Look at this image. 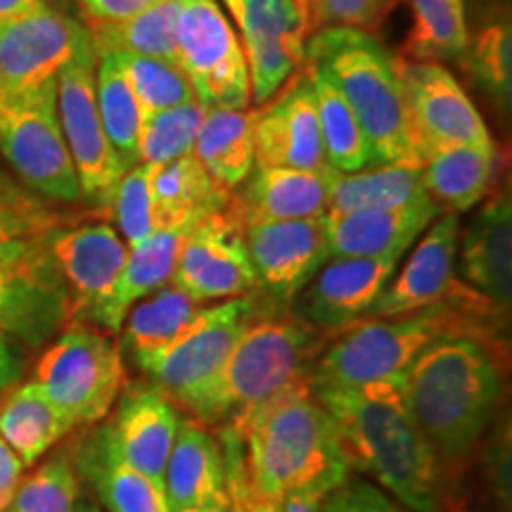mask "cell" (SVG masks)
Returning a JSON list of instances; mask_svg holds the SVG:
<instances>
[{
  "instance_id": "1",
  "label": "cell",
  "mask_w": 512,
  "mask_h": 512,
  "mask_svg": "<svg viewBox=\"0 0 512 512\" xmlns=\"http://www.w3.org/2000/svg\"><path fill=\"white\" fill-rule=\"evenodd\" d=\"M349 470L413 512H446V477L408 408L403 380L318 387Z\"/></svg>"
},
{
  "instance_id": "2",
  "label": "cell",
  "mask_w": 512,
  "mask_h": 512,
  "mask_svg": "<svg viewBox=\"0 0 512 512\" xmlns=\"http://www.w3.org/2000/svg\"><path fill=\"white\" fill-rule=\"evenodd\" d=\"M226 427L238 439L247 484L264 510H280L297 491L330 494L351 475L309 377L238 413Z\"/></svg>"
},
{
  "instance_id": "3",
  "label": "cell",
  "mask_w": 512,
  "mask_h": 512,
  "mask_svg": "<svg viewBox=\"0 0 512 512\" xmlns=\"http://www.w3.org/2000/svg\"><path fill=\"white\" fill-rule=\"evenodd\" d=\"M501 347L470 335L432 342L403 375L415 422L444 477L463 470L503 406Z\"/></svg>"
},
{
  "instance_id": "4",
  "label": "cell",
  "mask_w": 512,
  "mask_h": 512,
  "mask_svg": "<svg viewBox=\"0 0 512 512\" xmlns=\"http://www.w3.org/2000/svg\"><path fill=\"white\" fill-rule=\"evenodd\" d=\"M508 313L458 283L451 297L394 318H363L335 335L309 375L318 387L403 380L422 351L448 335H470L501 347L498 332Z\"/></svg>"
},
{
  "instance_id": "5",
  "label": "cell",
  "mask_w": 512,
  "mask_h": 512,
  "mask_svg": "<svg viewBox=\"0 0 512 512\" xmlns=\"http://www.w3.org/2000/svg\"><path fill=\"white\" fill-rule=\"evenodd\" d=\"M306 67L337 88L366 136L373 164H422L399 74V55L370 31L325 27L306 41Z\"/></svg>"
},
{
  "instance_id": "6",
  "label": "cell",
  "mask_w": 512,
  "mask_h": 512,
  "mask_svg": "<svg viewBox=\"0 0 512 512\" xmlns=\"http://www.w3.org/2000/svg\"><path fill=\"white\" fill-rule=\"evenodd\" d=\"M259 306L252 294L207 306L174 344L157 354L136 358L176 406L204 427H219V382L235 342Z\"/></svg>"
},
{
  "instance_id": "7",
  "label": "cell",
  "mask_w": 512,
  "mask_h": 512,
  "mask_svg": "<svg viewBox=\"0 0 512 512\" xmlns=\"http://www.w3.org/2000/svg\"><path fill=\"white\" fill-rule=\"evenodd\" d=\"M34 382L74 432L88 430L110 415L126 387L124 351L107 332L67 325L38 358Z\"/></svg>"
},
{
  "instance_id": "8",
  "label": "cell",
  "mask_w": 512,
  "mask_h": 512,
  "mask_svg": "<svg viewBox=\"0 0 512 512\" xmlns=\"http://www.w3.org/2000/svg\"><path fill=\"white\" fill-rule=\"evenodd\" d=\"M259 311V309H256ZM316 351V330L299 316L256 313L230 351L219 382L221 425L302 380Z\"/></svg>"
},
{
  "instance_id": "9",
  "label": "cell",
  "mask_w": 512,
  "mask_h": 512,
  "mask_svg": "<svg viewBox=\"0 0 512 512\" xmlns=\"http://www.w3.org/2000/svg\"><path fill=\"white\" fill-rule=\"evenodd\" d=\"M0 155L17 181L43 200L57 204L83 200L57 117V81L29 93H8L0 107Z\"/></svg>"
},
{
  "instance_id": "10",
  "label": "cell",
  "mask_w": 512,
  "mask_h": 512,
  "mask_svg": "<svg viewBox=\"0 0 512 512\" xmlns=\"http://www.w3.org/2000/svg\"><path fill=\"white\" fill-rule=\"evenodd\" d=\"M178 67L207 110H249L245 50L219 0H181L176 15Z\"/></svg>"
},
{
  "instance_id": "11",
  "label": "cell",
  "mask_w": 512,
  "mask_h": 512,
  "mask_svg": "<svg viewBox=\"0 0 512 512\" xmlns=\"http://www.w3.org/2000/svg\"><path fill=\"white\" fill-rule=\"evenodd\" d=\"M95 64L98 53L88 43L57 74V117L79 176L81 197L107 207L112 190L128 169L102 128L95 102Z\"/></svg>"
},
{
  "instance_id": "12",
  "label": "cell",
  "mask_w": 512,
  "mask_h": 512,
  "mask_svg": "<svg viewBox=\"0 0 512 512\" xmlns=\"http://www.w3.org/2000/svg\"><path fill=\"white\" fill-rule=\"evenodd\" d=\"M169 283L197 304L245 297L259 287L235 200L185 233Z\"/></svg>"
},
{
  "instance_id": "13",
  "label": "cell",
  "mask_w": 512,
  "mask_h": 512,
  "mask_svg": "<svg viewBox=\"0 0 512 512\" xmlns=\"http://www.w3.org/2000/svg\"><path fill=\"white\" fill-rule=\"evenodd\" d=\"M69 318V294L50 247L0 266V337L19 349H43Z\"/></svg>"
},
{
  "instance_id": "14",
  "label": "cell",
  "mask_w": 512,
  "mask_h": 512,
  "mask_svg": "<svg viewBox=\"0 0 512 512\" xmlns=\"http://www.w3.org/2000/svg\"><path fill=\"white\" fill-rule=\"evenodd\" d=\"M91 43L86 24L46 8L0 24V81L8 93H29L57 74Z\"/></svg>"
},
{
  "instance_id": "15",
  "label": "cell",
  "mask_w": 512,
  "mask_h": 512,
  "mask_svg": "<svg viewBox=\"0 0 512 512\" xmlns=\"http://www.w3.org/2000/svg\"><path fill=\"white\" fill-rule=\"evenodd\" d=\"M399 264V256L328 259L294 297L297 316L323 335H339L368 316Z\"/></svg>"
},
{
  "instance_id": "16",
  "label": "cell",
  "mask_w": 512,
  "mask_h": 512,
  "mask_svg": "<svg viewBox=\"0 0 512 512\" xmlns=\"http://www.w3.org/2000/svg\"><path fill=\"white\" fill-rule=\"evenodd\" d=\"M48 247L69 294V323L88 325L117 285L128 256L126 242L110 223L95 221L62 226Z\"/></svg>"
},
{
  "instance_id": "17",
  "label": "cell",
  "mask_w": 512,
  "mask_h": 512,
  "mask_svg": "<svg viewBox=\"0 0 512 512\" xmlns=\"http://www.w3.org/2000/svg\"><path fill=\"white\" fill-rule=\"evenodd\" d=\"M399 74L422 152L434 145L491 143L475 102L446 67L399 57Z\"/></svg>"
},
{
  "instance_id": "18",
  "label": "cell",
  "mask_w": 512,
  "mask_h": 512,
  "mask_svg": "<svg viewBox=\"0 0 512 512\" xmlns=\"http://www.w3.org/2000/svg\"><path fill=\"white\" fill-rule=\"evenodd\" d=\"M259 287L278 304L294 302L330 259L323 216L299 221H242Z\"/></svg>"
},
{
  "instance_id": "19",
  "label": "cell",
  "mask_w": 512,
  "mask_h": 512,
  "mask_svg": "<svg viewBox=\"0 0 512 512\" xmlns=\"http://www.w3.org/2000/svg\"><path fill=\"white\" fill-rule=\"evenodd\" d=\"M460 221L458 214H439L413 242V252L392 275L366 318H394L444 302L458 287Z\"/></svg>"
},
{
  "instance_id": "20",
  "label": "cell",
  "mask_w": 512,
  "mask_h": 512,
  "mask_svg": "<svg viewBox=\"0 0 512 512\" xmlns=\"http://www.w3.org/2000/svg\"><path fill=\"white\" fill-rule=\"evenodd\" d=\"M254 166L330 169L320 143L316 100L304 67L273 95L271 105L256 110Z\"/></svg>"
},
{
  "instance_id": "21",
  "label": "cell",
  "mask_w": 512,
  "mask_h": 512,
  "mask_svg": "<svg viewBox=\"0 0 512 512\" xmlns=\"http://www.w3.org/2000/svg\"><path fill=\"white\" fill-rule=\"evenodd\" d=\"M112 415L102 420L114 448L128 465L164 486V470L174 446L181 413L155 382H133L121 389Z\"/></svg>"
},
{
  "instance_id": "22",
  "label": "cell",
  "mask_w": 512,
  "mask_h": 512,
  "mask_svg": "<svg viewBox=\"0 0 512 512\" xmlns=\"http://www.w3.org/2000/svg\"><path fill=\"white\" fill-rule=\"evenodd\" d=\"M463 285L510 313L512 302V204L510 192L498 190L484 202L475 219L460 233Z\"/></svg>"
},
{
  "instance_id": "23",
  "label": "cell",
  "mask_w": 512,
  "mask_h": 512,
  "mask_svg": "<svg viewBox=\"0 0 512 512\" xmlns=\"http://www.w3.org/2000/svg\"><path fill=\"white\" fill-rule=\"evenodd\" d=\"M441 214L432 197L396 209L325 211L323 226L330 259L337 256H399L413 247Z\"/></svg>"
},
{
  "instance_id": "24",
  "label": "cell",
  "mask_w": 512,
  "mask_h": 512,
  "mask_svg": "<svg viewBox=\"0 0 512 512\" xmlns=\"http://www.w3.org/2000/svg\"><path fill=\"white\" fill-rule=\"evenodd\" d=\"M171 512L228 510L226 465L221 441L192 418H181L164 470Z\"/></svg>"
},
{
  "instance_id": "25",
  "label": "cell",
  "mask_w": 512,
  "mask_h": 512,
  "mask_svg": "<svg viewBox=\"0 0 512 512\" xmlns=\"http://www.w3.org/2000/svg\"><path fill=\"white\" fill-rule=\"evenodd\" d=\"M74 460L81 482L91 486L107 512H171L164 486L119 456L102 422L74 446Z\"/></svg>"
},
{
  "instance_id": "26",
  "label": "cell",
  "mask_w": 512,
  "mask_h": 512,
  "mask_svg": "<svg viewBox=\"0 0 512 512\" xmlns=\"http://www.w3.org/2000/svg\"><path fill=\"white\" fill-rule=\"evenodd\" d=\"M332 169H275L254 166L235 209L242 221L318 219L328 211Z\"/></svg>"
},
{
  "instance_id": "27",
  "label": "cell",
  "mask_w": 512,
  "mask_h": 512,
  "mask_svg": "<svg viewBox=\"0 0 512 512\" xmlns=\"http://www.w3.org/2000/svg\"><path fill=\"white\" fill-rule=\"evenodd\" d=\"M192 226L178 223V226L157 228L145 242L128 249L126 264L121 268L117 285H114L110 297L100 304V309L93 313L88 325L107 332V335H117L121 325H124L128 309L169 283L178 249H181L185 233Z\"/></svg>"
},
{
  "instance_id": "28",
  "label": "cell",
  "mask_w": 512,
  "mask_h": 512,
  "mask_svg": "<svg viewBox=\"0 0 512 512\" xmlns=\"http://www.w3.org/2000/svg\"><path fill=\"white\" fill-rule=\"evenodd\" d=\"M422 181L444 214H463L484 200L498 174V147L434 145L422 152Z\"/></svg>"
},
{
  "instance_id": "29",
  "label": "cell",
  "mask_w": 512,
  "mask_h": 512,
  "mask_svg": "<svg viewBox=\"0 0 512 512\" xmlns=\"http://www.w3.org/2000/svg\"><path fill=\"white\" fill-rule=\"evenodd\" d=\"M150 192L157 228L202 221L233 204L230 190L207 174L195 155H183L171 162L150 166Z\"/></svg>"
},
{
  "instance_id": "30",
  "label": "cell",
  "mask_w": 512,
  "mask_h": 512,
  "mask_svg": "<svg viewBox=\"0 0 512 512\" xmlns=\"http://www.w3.org/2000/svg\"><path fill=\"white\" fill-rule=\"evenodd\" d=\"M72 434L74 427L34 380L15 384L0 399V439L17 453L24 467L41 463Z\"/></svg>"
},
{
  "instance_id": "31",
  "label": "cell",
  "mask_w": 512,
  "mask_h": 512,
  "mask_svg": "<svg viewBox=\"0 0 512 512\" xmlns=\"http://www.w3.org/2000/svg\"><path fill=\"white\" fill-rule=\"evenodd\" d=\"M254 128L256 110L211 107L204 112L192 155L226 190L240 188L254 171Z\"/></svg>"
},
{
  "instance_id": "32",
  "label": "cell",
  "mask_w": 512,
  "mask_h": 512,
  "mask_svg": "<svg viewBox=\"0 0 512 512\" xmlns=\"http://www.w3.org/2000/svg\"><path fill=\"white\" fill-rule=\"evenodd\" d=\"M67 226V216L17 178L0 176V266L48 249L55 230Z\"/></svg>"
},
{
  "instance_id": "33",
  "label": "cell",
  "mask_w": 512,
  "mask_h": 512,
  "mask_svg": "<svg viewBox=\"0 0 512 512\" xmlns=\"http://www.w3.org/2000/svg\"><path fill=\"white\" fill-rule=\"evenodd\" d=\"M427 197L422 169L413 164H370V169H332L328 211L396 209Z\"/></svg>"
},
{
  "instance_id": "34",
  "label": "cell",
  "mask_w": 512,
  "mask_h": 512,
  "mask_svg": "<svg viewBox=\"0 0 512 512\" xmlns=\"http://www.w3.org/2000/svg\"><path fill=\"white\" fill-rule=\"evenodd\" d=\"M202 304L192 302L188 294L176 285L166 283L162 290L140 299L128 309L124 325H121L119 349L136 361L140 356L157 354L174 344L192 320L200 316Z\"/></svg>"
},
{
  "instance_id": "35",
  "label": "cell",
  "mask_w": 512,
  "mask_h": 512,
  "mask_svg": "<svg viewBox=\"0 0 512 512\" xmlns=\"http://www.w3.org/2000/svg\"><path fill=\"white\" fill-rule=\"evenodd\" d=\"M219 5L238 31L242 50L271 43L306 50L316 31L306 0H219Z\"/></svg>"
},
{
  "instance_id": "36",
  "label": "cell",
  "mask_w": 512,
  "mask_h": 512,
  "mask_svg": "<svg viewBox=\"0 0 512 512\" xmlns=\"http://www.w3.org/2000/svg\"><path fill=\"white\" fill-rule=\"evenodd\" d=\"M181 0H159L136 17L114 24H86L95 53H131L176 64V15Z\"/></svg>"
},
{
  "instance_id": "37",
  "label": "cell",
  "mask_w": 512,
  "mask_h": 512,
  "mask_svg": "<svg viewBox=\"0 0 512 512\" xmlns=\"http://www.w3.org/2000/svg\"><path fill=\"white\" fill-rule=\"evenodd\" d=\"M304 72L309 74L313 100H316L318 114V131L320 143H323V155L330 169L351 174V171H361L373 164V152L366 136H363L361 126L344 102L342 95L332 83L318 74L316 69L302 64Z\"/></svg>"
},
{
  "instance_id": "38",
  "label": "cell",
  "mask_w": 512,
  "mask_h": 512,
  "mask_svg": "<svg viewBox=\"0 0 512 512\" xmlns=\"http://www.w3.org/2000/svg\"><path fill=\"white\" fill-rule=\"evenodd\" d=\"M95 102L107 138L126 169L138 164V138L143 126L131 86H128L121 64L114 53H98L95 64Z\"/></svg>"
},
{
  "instance_id": "39",
  "label": "cell",
  "mask_w": 512,
  "mask_h": 512,
  "mask_svg": "<svg viewBox=\"0 0 512 512\" xmlns=\"http://www.w3.org/2000/svg\"><path fill=\"white\" fill-rule=\"evenodd\" d=\"M413 27L406 50L411 60H460L470 43L463 0H408Z\"/></svg>"
},
{
  "instance_id": "40",
  "label": "cell",
  "mask_w": 512,
  "mask_h": 512,
  "mask_svg": "<svg viewBox=\"0 0 512 512\" xmlns=\"http://www.w3.org/2000/svg\"><path fill=\"white\" fill-rule=\"evenodd\" d=\"M79 501L81 477L74 446H62L29 477H22L5 512H74Z\"/></svg>"
},
{
  "instance_id": "41",
  "label": "cell",
  "mask_w": 512,
  "mask_h": 512,
  "mask_svg": "<svg viewBox=\"0 0 512 512\" xmlns=\"http://www.w3.org/2000/svg\"><path fill=\"white\" fill-rule=\"evenodd\" d=\"M114 55H117L121 72H124L128 86H131L140 112H143V119L150 117V114L171 110V107L197 100L195 93H192L190 81L185 79L181 67H176V64L145 55Z\"/></svg>"
},
{
  "instance_id": "42",
  "label": "cell",
  "mask_w": 512,
  "mask_h": 512,
  "mask_svg": "<svg viewBox=\"0 0 512 512\" xmlns=\"http://www.w3.org/2000/svg\"><path fill=\"white\" fill-rule=\"evenodd\" d=\"M207 107L192 100L171 110L150 114L143 119L138 138V164L159 166L190 155Z\"/></svg>"
},
{
  "instance_id": "43",
  "label": "cell",
  "mask_w": 512,
  "mask_h": 512,
  "mask_svg": "<svg viewBox=\"0 0 512 512\" xmlns=\"http://www.w3.org/2000/svg\"><path fill=\"white\" fill-rule=\"evenodd\" d=\"M465 62L479 86L494 98L503 110H510L512 100V29L510 19H496L486 24L467 43Z\"/></svg>"
},
{
  "instance_id": "44",
  "label": "cell",
  "mask_w": 512,
  "mask_h": 512,
  "mask_svg": "<svg viewBox=\"0 0 512 512\" xmlns=\"http://www.w3.org/2000/svg\"><path fill=\"white\" fill-rule=\"evenodd\" d=\"M107 207H110L114 223H117V233L128 249L150 238L157 230L150 192V166H131L121 176L117 188L112 190Z\"/></svg>"
},
{
  "instance_id": "45",
  "label": "cell",
  "mask_w": 512,
  "mask_h": 512,
  "mask_svg": "<svg viewBox=\"0 0 512 512\" xmlns=\"http://www.w3.org/2000/svg\"><path fill=\"white\" fill-rule=\"evenodd\" d=\"M394 0H311L313 27H347L373 31L380 27L392 10Z\"/></svg>"
},
{
  "instance_id": "46",
  "label": "cell",
  "mask_w": 512,
  "mask_h": 512,
  "mask_svg": "<svg viewBox=\"0 0 512 512\" xmlns=\"http://www.w3.org/2000/svg\"><path fill=\"white\" fill-rule=\"evenodd\" d=\"M320 512H413L363 477L349 475L320 503Z\"/></svg>"
},
{
  "instance_id": "47",
  "label": "cell",
  "mask_w": 512,
  "mask_h": 512,
  "mask_svg": "<svg viewBox=\"0 0 512 512\" xmlns=\"http://www.w3.org/2000/svg\"><path fill=\"white\" fill-rule=\"evenodd\" d=\"M494 441L486 448V456H489V479L494 486V496L501 510L510 512V432L508 422L505 425L494 427Z\"/></svg>"
},
{
  "instance_id": "48",
  "label": "cell",
  "mask_w": 512,
  "mask_h": 512,
  "mask_svg": "<svg viewBox=\"0 0 512 512\" xmlns=\"http://www.w3.org/2000/svg\"><path fill=\"white\" fill-rule=\"evenodd\" d=\"M79 3L86 12L88 24H114L136 17L159 0H79Z\"/></svg>"
},
{
  "instance_id": "49",
  "label": "cell",
  "mask_w": 512,
  "mask_h": 512,
  "mask_svg": "<svg viewBox=\"0 0 512 512\" xmlns=\"http://www.w3.org/2000/svg\"><path fill=\"white\" fill-rule=\"evenodd\" d=\"M24 368H27V363H24L22 349L0 337V392H8L19 384Z\"/></svg>"
},
{
  "instance_id": "50",
  "label": "cell",
  "mask_w": 512,
  "mask_h": 512,
  "mask_svg": "<svg viewBox=\"0 0 512 512\" xmlns=\"http://www.w3.org/2000/svg\"><path fill=\"white\" fill-rule=\"evenodd\" d=\"M24 477V463L17 458V453L0 439V498L12 501L19 482Z\"/></svg>"
},
{
  "instance_id": "51",
  "label": "cell",
  "mask_w": 512,
  "mask_h": 512,
  "mask_svg": "<svg viewBox=\"0 0 512 512\" xmlns=\"http://www.w3.org/2000/svg\"><path fill=\"white\" fill-rule=\"evenodd\" d=\"M46 5V0H0V24L15 22V19L27 17Z\"/></svg>"
},
{
  "instance_id": "52",
  "label": "cell",
  "mask_w": 512,
  "mask_h": 512,
  "mask_svg": "<svg viewBox=\"0 0 512 512\" xmlns=\"http://www.w3.org/2000/svg\"><path fill=\"white\" fill-rule=\"evenodd\" d=\"M74 512H100V510L95 508L93 503H83V501H79V505H76Z\"/></svg>"
},
{
  "instance_id": "53",
  "label": "cell",
  "mask_w": 512,
  "mask_h": 512,
  "mask_svg": "<svg viewBox=\"0 0 512 512\" xmlns=\"http://www.w3.org/2000/svg\"><path fill=\"white\" fill-rule=\"evenodd\" d=\"M5 98H8V91H5L3 81H0V107H3V102H5Z\"/></svg>"
},
{
  "instance_id": "54",
  "label": "cell",
  "mask_w": 512,
  "mask_h": 512,
  "mask_svg": "<svg viewBox=\"0 0 512 512\" xmlns=\"http://www.w3.org/2000/svg\"><path fill=\"white\" fill-rule=\"evenodd\" d=\"M3 394H5V392H0V399H3Z\"/></svg>"
},
{
  "instance_id": "55",
  "label": "cell",
  "mask_w": 512,
  "mask_h": 512,
  "mask_svg": "<svg viewBox=\"0 0 512 512\" xmlns=\"http://www.w3.org/2000/svg\"><path fill=\"white\" fill-rule=\"evenodd\" d=\"M306 3H311V0H306Z\"/></svg>"
},
{
  "instance_id": "56",
  "label": "cell",
  "mask_w": 512,
  "mask_h": 512,
  "mask_svg": "<svg viewBox=\"0 0 512 512\" xmlns=\"http://www.w3.org/2000/svg\"><path fill=\"white\" fill-rule=\"evenodd\" d=\"M0 176H3V171H0Z\"/></svg>"
},
{
  "instance_id": "57",
  "label": "cell",
  "mask_w": 512,
  "mask_h": 512,
  "mask_svg": "<svg viewBox=\"0 0 512 512\" xmlns=\"http://www.w3.org/2000/svg\"><path fill=\"white\" fill-rule=\"evenodd\" d=\"M278 512H280V510H278Z\"/></svg>"
}]
</instances>
